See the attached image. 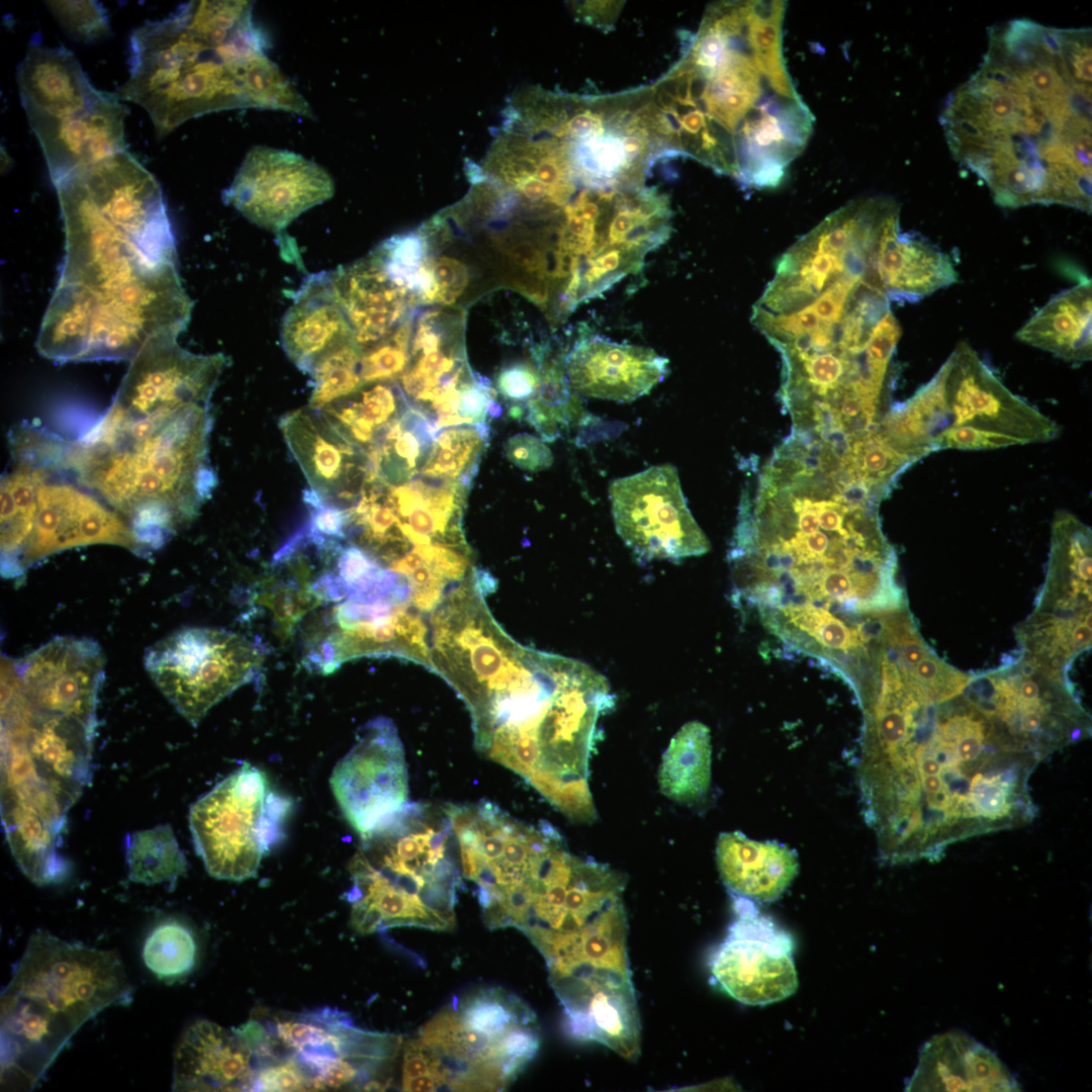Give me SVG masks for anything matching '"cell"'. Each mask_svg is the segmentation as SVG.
I'll return each instance as SVG.
<instances>
[{
    "instance_id": "7402d4cb",
    "label": "cell",
    "mask_w": 1092,
    "mask_h": 1092,
    "mask_svg": "<svg viewBox=\"0 0 1092 1092\" xmlns=\"http://www.w3.org/2000/svg\"><path fill=\"white\" fill-rule=\"evenodd\" d=\"M76 174L91 201L107 218L156 260L176 263L175 241L161 186L129 152L120 151Z\"/></svg>"
},
{
    "instance_id": "e575fe53",
    "label": "cell",
    "mask_w": 1092,
    "mask_h": 1092,
    "mask_svg": "<svg viewBox=\"0 0 1092 1092\" xmlns=\"http://www.w3.org/2000/svg\"><path fill=\"white\" fill-rule=\"evenodd\" d=\"M712 744L709 728L699 722L686 723L671 738L658 770L662 794L678 803L702 798L711 783Z\"/></svg>"
},
{
    "instance_id": "f546056e",
    "label": "cell",
    "mask_w": 1092,
    "mask_h": 1092,
    "mask_svg": "<svg viewBox=\"0 0 1092 1092\" xmlns=\"http://www.w3.org/2000/svg\"><path fill=\"white\" fill-rule=\"evenodd\" d=\"M878 268L890 301L915 302L958 280L949 256L920 235L901 232L899 220L881 240Z\"/></svg>"
},
{
    "instance_id": "ee69618b",
    "label": "cell",
    "mask_w": 1092,
    "mask_h": 1092,
    "mask_svg": "<svg viewBox=\"0 0 1092 1092\" xmlns=\"http://www.w3.org/2000/svg\"><path fill=\"white\" fill-rule=\"evenodd\" d=\"M314 1083L292 1058L270 1061L258 1066L249 1091H311Z\"/></svg>"
},
{
    "instance_id": "7a4b0ae2",
    "label": "cell",
    "mask_w": 1092,
    "mask_h": 1092,
    "mask_svg": "<svg viewBox=\"0 0 1092 1092\" xmlns=\"http://www.w3.org/2000/svg\"><path fill=\"white\" fill-rule=\"evenodd\" d=\"M1091 29L1014 19L992 27L978 71L952 91L949 150L1002 207L1091 212Z\"/></svg>"
},
{
    "instance_id": "4dcf8cb0",
    "label": "cell",
    "mask_w": 1092,
    "mask_h": 1092,
    "mask_svg": "<svg viewBox=\"0 0 1092 1092\" xmlns=\"http://www.w3.org/2000/svg\"><path fill=\"white\" fill-rule=\"evenodd\" d=\"M721 878L737 897L759 902L778 899L796 877V853L786 845L761 842L739 832L723 833L716 848Z\"/></svg>"
},
{
    "instance_id": "d4e9b609",
    "label": "cell",
    "mask_w": 1092,
    "mask_h": 1092,
    "mask_svg": "<svg viewBox=\"0 0 1092 1092\" xmlns=\"http://www.w3.org/2000/svg\"><path fill=\"white\" fill-rule=\"evenodd\" d=\"M565 376L577 394L629 402L648 393L667 373L668 360L651 349L594 336L565 358Z\"/></svg>"
},
{
    "instance_id": "cb8c5ba5",
    "label": "cell",
    "mask_w": 1092,
    "mask_h": 1092,
    "mask_svg": "<svg viewBox=\"0 0 1092 1092\" xmlns=\"http://www.w3.org/2000/svg\"><path fill=\"white\" fill-rule=\"evenodd\" d=\"M280 429L311 488V505L340 511L353 507L368 474L367 453L308 405L282 417Z\"/></svg>"
},
{
    "instance_id": "83f0119b",
    "label": "cell",
    "mask_w": 1092,
    "mask_h": 1092,
    "mask_svg": "<svg viewBox=\"0 0 1092 1092\" xmlns=\"http://www.w3.org/2000/svg\"><path fill=\"white\" fill-rule=\"evenodd\" d=\"M1007 1067L987 1046L965 1032L938 1034L924 1043L911 1091H1019Z\"/></svg>"
},
{
    "instance_id": "484cf974",
    "label": "cell",
    "mask_w": 1092,
    "mask_h": 1092,
    "mask_svg": "<svg viewBox=\"0 0 1092 1092\" xmlns=\"http://www.w3.org/2000/svg\"><path fill=\"white\" fill-rule=\"evenodd\" d=\"M256 1066L252 1050L235 1029L198 1020L176 1046L172 1087L175 1091H249Z\"/></svg>"
},
{
    "instance_id": "277c9868",
    "label": "cell",
    "mask_w": 1092,
    "mask_h": 1092,
    "mask_svg": "<svg viewBox=\"0 0 1092 1092\" xmlns=\"http://www.w3.org/2000/svg\"><path fill=\"white\" fill-rule=\"evenodd\" d=\"M728 558L731 601L754 610L772 635L827 621L854 628L867 615L908 606L878 507L842 494L760 474L754 500L741 502Z\"/></svg>"
},
{
    "instance_id": "3957f363",
    "label": "cell",
    "mask_w": 1092,
    "mask_h": 1092,
    "mask_svg": "<svg viewBox=\"0 0 1092 1092\" xmlns=\"http://www.w3.org/2000/svg\"><path fill=\"white\" fill-rule=\"evenodd\" d=\"M786 2L710 4L674 65L648 86L669 156H686L746 188L779 185L814 117L783 54Z\"/></svg>"
},
{
    "instance_id": "d6a6232c",
    "label": "cell",
    "mask_w": 1092,
    "mask_h": 1092,
    "mask_svg": "<svg viewBox=\"0 0 1092 1092\" xmlns=\"http://www.w3.org/2000/svg\"><path fill=\"white\" fill-rule=\"evenodd\" d=\"M410 406L395 381L367 383L317 410L344 437L368 453Z\"/></svg>"
},
{
    "instance_id": "1f68e13d",
    "label": "cell",
    "mask_w": 1092,
    "mask_h": 1092,
    "mask_svg": "<svg viewBox=\"0 0 1092 1092\" xmlns=\"http://www.w3.org/2000/svg\"><path fill=\"white\" fill-rule=\"evenodd\" d=\"M1091 280L1078 283L1049 300L1016 333L1021 342L1067 361L1092 356Z\"/></svg>"
},
{
    "instance_id": "2e32d148",
    "label": "cell",
    "mask_w": 1092,
    "mask_h": 1092,
    "mask_svg": "<svg viewBox=\"0 0 1092 1092\" xmlns=\"http://www.w3.org/2000/svg\"><path fill=\"white\" fill-rule=\"evenodd\" d=\"M609 495L616 531L639 557L679 560L709 551L710 543L687 506L673 465L617 478Z\"/></svg>"
},
{
    "instance_id": "ffe728a7",
    "label": "cell",
    "mask_w": 1092,
    "mask_h": 1092,
    "mask_svg": "<svg viewBox=\"0 0 1092 1092\" xmlns=\"http://www.w3.org/2000/svg\"><path fill=\"white\" fill-rule=\"evenodd\" d=\"M332 792L349 823L367 834L407 803L403 746L386 718L366 723L330 777Z\"/></svg>"
},
{
    "instance_id": "d590c367",
    "label": "cell",
    "mask_w": 1092,
    "mask_h": 1092,
    "mask_svg": "<svg viewBox=\"0 0 1092 1092\" xmlns=\"http://www.w3.org/2000/svg\"><path fill=\"white\" fill-rule=\"evenodd\" d=\"M488 435L487 425H459L441 429L418 475L468 488Z\"/></svg>"
},
{
    "instance_id": "ab89813d",
    "label": "cell",
    "mask_w": 1092,
    "mask_h": 1092,
    "mask_svg": "<svg viewBox=\"0 0 1092 1092\" xmlns=\"http://www.w3.org/2000/svg\"><path fill=\"white\" fill-rule=\"evenodd\" d=\"M457 1012L467 1028L488 1037L516 1024L535 1023L533 1012L520 999L495 991L468 998Z\"/></svg>"
},
{
    "instance_id": "836d02e7",
    "label": "cell",
    "mask_w": 1092,
    "mask_h": 1092,
    "mask_svg": "<svg viewBox=\"0 0 1092 1092\" xmlns=\"http://www.w3.org/2000/svg\"><path fill=\"white\" fill-rule=\"evenodd\" d=\"M439 431L411 405L367 453L368 474L387 484L400 485L423 468Z\"/></svg>"
},
{
    "instance_id": "d6986e66",
    "label": "cell",
    "mask_w": 1092,
    "mask_h": 1092,
    "mask_svg": "<svg viewBox=\"0 0 1092 1092\" xmlns=\"http://www.w3.org/2000/svg\"><path fill=\"white\" fill-rule=\"evenodd\" d=\"M225 364L223 354L197 355L182 349L175 337H154L130 360L107 412L135 420L209 405Z\"/></svg>"
},
{
    "instance_id": "5bb4252c",
    "label": "cell",
    "mask_w": 1092,
    "mask_h": 1092,
    "mask_svg": "<svg viewBox=\"0 0 1092 1092\" xmlns=\"http://www.w3.org/2000/svg\"><path fill=\"white\" fill-rule=\"evenodd\" d=\"M269 1060L294 1059L315 1090L360 1084L394 1058L400 1037L365 1031L343 1011L322 1007L261 1020Z\"/></svg>"
},
{
    "instance_id": "bcb514c9",
    "label": "cell",
    "mask_w": 1092,
    "mask_h": 1092,
    "mask_svg": "<svg viewBox=\"0 0 1092 1092\" xmlns=\"http://www.w3.org/2000/svg\"><path fill=\"white\" fill-rule=\"evenodd\" d=\"M507 458L520 469L538 472L548 469L553 455L544 441L528 433L509 438L504 446Z\"/></svg>"
},
{
    "instance_id": "f1b7e54d",
    "label": "cell",
    "mask_w": 1092,
    "mask_h": 1092,
    "mask_svg": "<svg viewBox=\"0 0 1092 1092\" xmlns=\"http://www.w3.org/2000/svg\"><path fill=\"white\" fill-rule=\"evenodd\" d=\"M280 339L288 358L306 373L328 351L354 341L330 273L311 275L304 281L283 316Z\"/></svg>"
},
{
    "instance_id": "5b68a950",
    "label": "cell",
    "mask_w": 1092,
    "mask_h": 1092,
    "mask_svg": "<svg viewBox=\"0 0 1092 1092\" xmlns=\"http://www.w3.org/2000/svg\"><path fill=\"white\" fill-rule=\"evenodd\" d=\"M247 1H191L129 40L117 96L143 107L158 135L205 113L243 107L304 114L307 103L265 54Z\"/></svg>"
},
{
    "instance_id": "f6af8a7d",
    "label": "cell",
    "mask_w": 1092,
    "mask_h": 1092,
    "mask_svg": "<svg viewBox=\"0 0 1092 1092\" xmlns=\"http://www.w3.org/2000/svg\"><path fill=\"white\" fill-rule=\"evenodd\" d=\"M540 382V368L536 370L530 363L514 362L500 367L493 389L511 402H528L536 395Z\"/></svg>"
},
{
    "instance_id": "603a6c76",
    "label": "cell",
    "mask_w": 1092,
    "mask_h": 1092,
    "mask_svg": "<svg viewBox=\"0 0 1092 1092\" xmlns=\"http://www.w3.org/2000/svg\"><path fill=\"white\" fill-rule=\"evenodd\" d=\"M105 657L88 638H54L13 661L16 684L31 706L62 714L96 718Z\"/></svg>"
},
{
    "instance_id": "4fadbf2b",
    "label": "cell",
    "mask_w": 1092,
    "mask_h": 1092,
    "mask_svg": "<svg viewBox=\"0 0 1092 1092\" xmlns=\"http://www.w3.org/2000/svg\"><path fill=\"white\" fill-rule=\"evenodd\" d=\"M263 655L235 632L187 627L148 648L144 663L167 700L197 726L213 706L254 677Z\"/></svg>"
},
{
    "instance_id": "44dd1931",
    "label": "cell",
    "mask_w": 1092,
    "mask_h": 1092,
    "mask_svg": "<svg viewBox=\"0 0 1092 1092\" xmlns=\"http://www.w3.org/2000/svg\"><path fill=\"white\" fill-rule=\"evenodd\" d=\"M334 182L320 165L293 152L255 147L222 198L251 222L281 236L293 219L330 199Z\"/></svg>"
},
{
    "instance_id": "7bdbcfd3",
    "label": "cell",
    "mask_w": 1092,
    "mask_h": 1092,
    "mask_svg": "<svg viewBox=\"0 0 1092 1092\" xmlns=\"http://www.w3.org/2000/svg\"><path fill=\"white\" fill-rule=\"evenodd\" d=\"M429 267L432 289L428 304H454L468 286L467 266L455 257L432 254Z\"/></svg>"
},
{
    "instance_id": "9c48e42d",
    "label": "cell",
    "mask_w": 1092,
    "mask_h": 1092,
    "mask_svg": "<svg viewBox=\"0 0 1092 1092\" xmlns=\"http://www.w3.org/2000/svg\"><path fill=\"white\" fill-rule=\"evenodd\" d=\"M16 79L54 184L126 150V108L91 84L71 51L33 37Z\"/></svg>"
},
{
    "instance_id": "7c38bea8",
    "label": "cell",
    "mask_w": 1092,
    "mask_h": 1092,
    "mask_svg": "<svg viewBox=\"0 0 1092 1092\" xmlns=\"http://www.w3.org/2000/svg\"><path fill=\"white\" fill-rule=\"evenodd\" d=\"M1092 535L1076 516L1058 511L1048 569L1031 614L1015 629L1019 650L1064 670L1091 647Z\"/></svg>"
},
{
    "instance_id": "7dc6e473",
    "label": "cell",
    "mask_w": 1092,
    "mask_h": 1092,
    "mask_svg": "<svg viewBox=\"0 0 1092 1092\" xmlns=\"http://www.w3.org/2000/svg\"><path fill=\"white\" fill-rule=\"evenodd\" d=\"M440 1088L439 1080L431 1073L402 1081V1090L411 1092H429Z\"/></svg>"
},
{
    "instance_id": "8fae6325",
    "label": "cell",
    "mask_w": 1092,
    "mask_h": 1092,
    "mask_svg": "<svg viewBox=\"0 0 1092 1092\" xmlns=\"http://www.w3.org/2000/svg\"><path fill=\"white\" fill-rule=\"evenodd\" d=\"M289 805L249 762L200 797L190 808L189 824L208 874L229 881L255 877L280 837Z\"/></svg>"
},
{
    "instance_id": "30bf717a",
    "label": "cell",
    "mask_w": 1092,
    "mask_h": 1092,
    "mask_svg": "<svg viewBox=\"0 0 1092 1092\" xmlns=\"http://www.w3.org/2000/svg\"><path fill=\"white\" fill-rule=\"evenodd\" d=\"M965 691L1009 742L1040 758L1090 731L1066 670L1021 650L973 674Z\"/></svg>"
},
{
    "instance_id": "f35d334b",
    "label": "cell",
    "mask_w": 1092,
    "mask_h": 1092,
    "mask_svg": "<svg viewBox=\"0 0 1092 1092\" xmlns=\"http://www.w3.org/2000/svg\"><path fill=\"white\" fill-rule=\"evenodd\" d=\"M309 374L313 388L308 406L321 410L364 385L361 378V351L354 341L341 344L324 354Z\"/></svg>"
},
{
    "instance_id": "60d3db41",
    "label": "cell",
    "mask_w": 1092,
    "mask_h": 1092,
    "mask_svg": "<svg viewBox=\"0 0 1092 1092\" xmlns=\"http://www.w3.org/2000/svg\"><path fill=\"white\" fill-rule=\"evenodd\" d=\"M413 314L396 331L361 352V378L364 384L395 381L410 361Z\"/></svg>"
},
{
    "instance_id": "9a60e30c",
    "label": "cell",
    "mask_w": 1092,
    "mask_h": 1092,
    "mask_svg": "<svg viewBox=\"0 0 1092 1092\" xmlns=\"http://www.w3.org/2000/svg\"><path fill=\"white\" fill-rule=\"evenodd\" d=\"M62 449L61 439L44 437L35 511L20 556V574L73 547L108 544L134 553L146 550L128 522L63 465Z\"/></svg>"
},
{
    "instance_id": "52a82bcc",
    "label": "cell",
    "mask_w": 1092,
    "mask_h": 1092,
    "mask_svg": "<svg viewBox=\"0 0 1092 1092\" xmlns=\"http://www.w3.org/2000/svg\"><path fill=\"white\" fill-rule=\"evenodd\" d=\"M132 992L116 951L33 933L1 994L2 1085L33 1088L85 1022Z\"/></svg>"
},
{
    "instance_id": "ac0fdd59",
    "label": "cell",
    "mask_w": 1092,
    "mask_h": 1092,
    "mask_svg": "<svg viewBox=\"0 0 1092 1092\" xmlns=\"http://www.w3.org/2000/svg\"><path fill=\"white\" fill-rule=\"evenodd\" d=\"M396 382L438 431L462 425L461 396L478 383L466 355L465 312L439 307L414 313L410 361Z\"/></svg>"
},
{
    "instance_id": "8d00e7d4",
    "label": "cell",
    "mask_w": 1092,
    "mask_h": 1092,
    "mask_svg": "<svg viewBox=\"0 0 1092 1092\" xmlns=\"http://www.w3.org/2000/svg\"><path fill=\"white\" fill-rule=\"evenodd\" d=\"M126 860L129 879L147 885L174 883L187 868L173 831L166 825L132 834Z\"/></svg>"
},
{
    "instance_id": "e0dca14e",
    "label": "cell",
    "mask_w": 1092,
    "mask_h": 1092,
    "mask_svg": "<svg viewBox=\"0 0 1092 1092\" xmlns=\"http://www.w3.org/2000/svg\"><path fill=\"white\" fill-rule=\"evenodd\" d=\"M735 912L736 919L710 958L714 981L746 1005L764 1006L793 995L798 977L792 936L749 899L737 897Z\"/></svg>"
},
{
    "instance_id": "6da1fadb",
    "label": "cell",
    "mask_w": 1092,
    "mask_h": 1092,
    "mask_svg": "<svg viewBox=\"0 0 1092 1092\" xmlns=\"http://www.w3.org/2000/svg\"><path fill=\"white\" fill-rule=\"evenodd\" d=\"M468 577L431 618L432 671L465 703L475 746L512 769L569 819L597 812L589 761L598 723L615 703L607 678L579 660L515 641Z\"/></svg>"
},
{
    "instance_id": "b9f144b4",
    "label": "cell",
    "mask_w": 1092,
    "mask_h": 1092,
    "mask_svg": "<svg viewBox=\"0 0 1092 1092\" xmlns=\"http://www.w3.org/2000/svg\"><path fill=\"white\" fill-rule=\"evenodd\" d=\"M46 6L66 33L91 42L109 33L106 11L96 1H46Z\"/></svg>"
},
{
    "instance_id": "74e56055",
    "label": "cell",
    "mask_w": 1092,
    "mask_h": 1092,
    "mask_svg": "<svg viewBox=\"0 0 1092 1092\" xmlns=\"http://www.w3.org/2000/svg\"><path fill=\"white\" fill-rule=\"evenodd\" d=\"M198 944L189 926L167 920L158 924L147 936L143 946L146 967L166 982L189 975L196 966Z\"/></svg>"
},
{
    "instance_id": "4316f807",
    "label": "cell",
    "mask_w": 1092,
    "mask_h": 1092,
    "mask_svg": "<svg viewBox=\"0 0 1092 1092\" xmlns=\"http://www.w3.org/2000/svg\"><path fill=\"white\" fill-rule=\"evenodd\" d=\"M330 277L361 352L391 336L414 312L412 298L387 277L372 253Z\"/></svg>"
},
{
    "instance_id": "ba28073f",
    "label": "cell",
    "mask_w": 1092,
    "mask_h": 1092,
    "mask_svg": "<svg viewBox=\"0 0 1092 1092\" xmlns=\"http://www.w3.org/2000/svg\"><path fill=\"white\" fill-rule=\"evenodd\" d=\"M882 438L915 462L941 449L988 450L1042 443L1057 424L1012 393L967 344L879 422Z\"/></svg>"
},
{
    "instance_id": "8992f818",
    "label": "cell",
    "mask_w": 1092,
    "mask_h": 1092,
    "mask_svg": "<svg viewBox=\"0 0 1092 1092\" xmlns=\"http://www.w3.org/2000/svg\"><path fill=\"white\" fill-rule=\"evenodd\" d=\"M209 405L172 417L106 414L62 462L131 526L146 550L196 517L215 484L208 459Z\"/></svg>"
}]
</instances>
